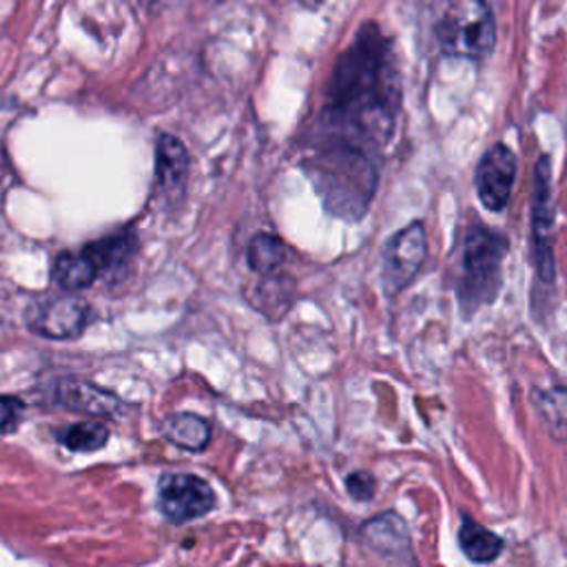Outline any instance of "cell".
I'll list each match as a JSON object with an SVG mask.
<instances>
[{
    "label": "cell",
    "instance_id": "ba28073f",
    "mask_svg": "<svg viewBox=\"0 0 567 567\" xmlns=\"http://www.w3.org/2000/svg\"><path fill=\"white\" fill-rule=\"evenodd\" d=\"M89 321V306L78 297H55L29 315L33 332L49 339H73Z\"/></svg>",
    "mask_w": 567,
    "mask_h": 567
},
{
    "label": "cell",
    "instance_id": "e0dca14e",
    "mask_svg": "<svg viewBox=\"0 0 567 567\" xmlns=\"http://www.w3.org/2000/svg\"><path fill=\"white\" fill-rule=\"evenodd\" d=\"M246 257H248V266L255 272L272 275L286 257V246L279 237L268 235V233H259V235L252 237Z\"/></svg>",
    "mask_w": 567,
    "mask_h": 567
},
{
    "label": "cell",
    "instance_id": "d6986e66",
    "mask_svg": "<svg viewBox=\"0 0 567 567\" xmlns=\"http://www.w3.org/2000/svg\"><path fill=\"white\" fill-rule=\"evenodd\" d=\"M24 414V403L16 396L0 394V432H11Z\"/></svg>",
    "mask_w": 567,
    "mask_h": 567
},
{
    "label": "cell",
    "instance_id": "30bf717a",
    "mask_svg": "<svg viewBox=\"0 0 567 567\" xmlns=\"http://www.w3.org/2000/svg\"><path fill=\"white\" fill-rule=\"evenodd\" d=\"M55 392H58L60 403H64L69 410H78L84 414L115 416L124 410V403L115 394H111L102 388H95L93 383L78 379V377L62 379L58 383Z\"/></svg>",
    "mask_w": 567,
    "mask_h": 567
},
{
    "label": "cell",
    "instance_id": "52a82bcc",
    "mask_svg": "<svg viewBox=\"0 0 567 567\" xmlns=\"http://www.w3.org/2000/svg\"><path fill=\"white\" fill-rule=\"evenodd\" d=\"M514 179H516V155L509 151V146L501 142L489 146L478 159V166L474 173V186L481 204L492 213L503 210L512 197Z\"/></svg>",
    "mask_w": 567,
    "mask_h": 567
},
{
    "label": "cell",
    "instance_id": "9a60e30c",
    "mask_svg": "<svg viewBox=\"0 0 567 567\" xmlns=\"http://www.w3.org/2000/svg\"><path fill=\"white\" fill-rule=\"evenodd\" d=\"M532 401L549 434L558 441H567V388L534 392Z\"/></svg>",
    "mask_w": 567,
    "mask_h": 567
},
{
    "label": "cell",
    "instance_id": "8fae6325",
    "mask_svg": "<svg viewBox=\"0 0 567 567\" xmlns=\"http://www.w3.org/2000/svg\"><path fill=\"white\" fill-rule=\"evenodd\" d=\"M458 545L467 560L472 563H492L503 551V538L489 532L485 525L476 523L472 516L463 514L458 529Z\"/></svg>",
    "mask_w": 567,
    "mask_h": 567
},
{
    "label": "cell",
    "instance_id": "ffe728a7",
    "mask_svg": "<svg viewBox=\"0 0 567 567\" xmlns=\"http://www.w3.org/2000/svg\"><path fill=\"white\" fill-rule=\"evenodd\" d=\"M346 487H348L352 498L368 501V498H372L377 485H374V476L372 474H368V472H352L346 478Z\"/></svg>",
    "mask_w": 567,
    "mask_h": 567
},
{
    "label": "cell",
    "instance_id": "4fadbf2b",
    "mask_svg": "<svg viewBox=\"0 0 567 567\" xmlns=\"http://www.w3.org/2000/svg\"><path fill=\"white\" fill-rule=\"evenodd\" d=\"M162 434L177 447L199 452L210 441V425L206 419H202L197 414L179 412V414H171L168 419H164Z\"/></svg>",
    "mask_w": 567,
    "mask_h": 567
},
{
    "label": "cell",
    "instance_id": "5bb4252c",
    "mask_svg": "<svg viewBox=\"0 0 567 567\" xmlns=\"http://www.w3.org/2000/svg\"><path fill=\"white\" fill-rule=\"evenodd\" d=\"M53 281L66 290H80L93 284L100 275L95 261L86 250L82 252H62L53 264Z\"/></svg>",
    "mask_w": 567,
    "mask_h": 567
},
{
    "label": "cell",
    "instance_id": "277c9868",
    "mask_svg": "<svg viewBox=\"0 0 567 567\" xmlns=\"http://www.w3.org/2000/svg\"><path fill=\"white\" fill-rule=\"evenodd\" d=\"M427 252L425 228L421 221H412L394 233L381 255V284L388 297L405 290L419 275Z\"/></svg>",
    "mask_w": 567,
    "mask_h": 567
},
{
    "label": "cell",
    "instance_id": "7c38bea8",
    "mask_svg": "<svg viewBox=\"0 0 567 567\" xmlns=\"http://www.w3.org/2000/svg\"><path fill=\"white\" fill-rule=\"evenodd\" d=\"M155 175L162 188L173 190L184 184L188 173V153L175 135H159L155 153Z\"/></svg>",
    "mask_w": 567,
    "mask_h": 567
},
{
    "label": "cell",
    "instance_id": "5b68a950",
    "mask_svg": "<svg viewBox=\"0 0 567 567\" xmlns=\"http://www.w3.org/2000/svg\"><path fill=\"white\" fill-rule=\"evenodd\" d=\"M534 195H532V246L534 264L540 279H554V252H551V233H554V202H551V162L547 155H540L534 173Z\"/></svg>",
    "mask_w": 567,
    "mask_h": 567
},
{
    "label": "cell",
    "instance_id": "9c48e42d",
    "mask_svg": "<svg viewBox=\"0 0 567 567\" xmlns=\"http://www.w3.org/2000/svg\"><path fill=\"white\" fill-rule=\"evenodd\" d=\"M361 538L374 554L388 560H399V563L412 560L408 527L403 518H399L394 512H383L381 516L368 520L361 527Z\"/></svg>",
    "mask_w": 567,
    "mask_h": 567
},
{
    "label": "cell",
    "instance_id": "6da1fadb",
    "mask_svg": "<svg viewBox=\"0 0 567 567\" xmlns=\"http://www.w3.org/2000/svg\"><path fill=\"white\" fill-rule=\"evenodd\" d=\"M399 73L390 40L374 22L359 29L334 64L323 126L328 157L370 162L363 151L381 146L394 128Z\"/></svg>",
    "mask_w": 567,
    "mask_h": 567
},
{
    "label": "cell",
    "instance_id": "7a4b0ae2",
    "mask_svg": "<svg viewBox=\"0 0 567 567\" xmlns=\"http://www.w3.org/2000/svg\"><path fill=\"white\" fill-rule=\"evenodd\" d=\"M507 237L476 224L463 233L456 266V297L465 315L496 299L503 281Z\"/></svg>",
    "mask_w": 567,
    "mask_h": 567
},
{
    "label": "cell",
    "instance_id": "8992f818",
    "mask_svg": "<svg viewBox=\"0 0 567 567\" xmlns=\"http://www.w3.org/2000/svg\"><path fill=\"white\" fill-rule=\"evenodd\" d=\"M157 507L171 523H186L215 507V492L195 474H164L157 483Z\"/></svg>",
    "mask_w": 567,
    "mask_h": 567
},
{
    "label": "cell",
    "instance_id": "ac0fdd59",
    "mask_svg": "<svg viewBox=\"0 0 567 567\" xmlns=\"http://www.w3.org/2000/svg\"><path fill=\"white\" fill-rule=\"evenodd\" d=\"M60 441L71 452H95L106 445L109 427L97 421H80L60 434Z\"/></svg>",
    "mask_w": 567,
    "mask_h": 567
},
{
    "label": "cell",
    "instance_id": "3957f363",
    "mask_svg": "<svg viewBox=\"0 0 567 567\" xmlns=\"http://www.w3.org/2000/svg\"><path fill=\"white\" fill-rule=\"evenodd\" d=\"M434 33L445 55L483 60L496 40L489 4L485 0H443Z\"/></svg>",
    "mask_w": 567,
    "mask_h": 567
},
{
    "label": "cell",
    "instance_id": "2e32d148",
    "mask_svg": "<svg viewBox=\"0 0 567 567\" xmlns=\"http://www.w3.org/2000/svg\"><path fill=\"white\" fill-rule=\"evenodd\" d=\"M84 250L91 255L97 270L104 272L115 266H122L135 252V237L131 233L113 235V237L89 244Z\"/></svg>",
    "mask_w": 567,
    "mask_h": 567
}]
</instances>
